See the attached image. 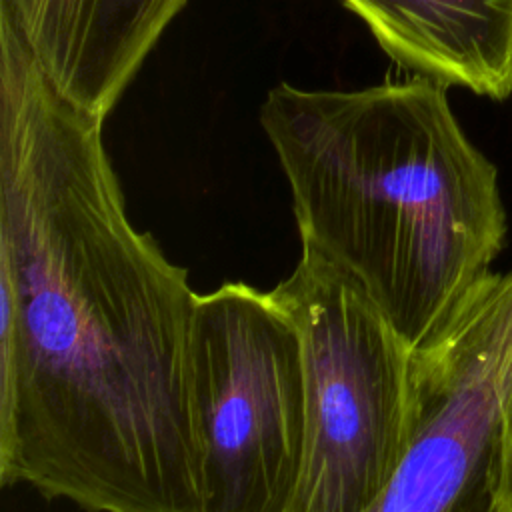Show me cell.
<instances>
[{
	"label": "cell",
	"instance_id": "obj_1",
	"mask_svg": "<svg viewBox=\"0 0 512 512\" xmlns=\"http://www.w3.org/2000/svg\"><path fill=\"white\" fill-rule=\"evenodd\" d=\"M102 126L0 16V484L84 512H204L198 294L134 228Z\"/></svg>",
	"mask_w": 512,
	"mask_h": 512
},
{
	"label": "cell",
	"instance_id": "obj_2",
	"mask_svg": "<svg viewBox=\"0 0 512 512\" xmlns=\"http://www.w3.org/2000/svg\"><path fill=\"white\" fill-rule=\"evenodd\" d=\"M414 76L356 90L272 86L260 126L302 246L352 274L418 350L490 280L506 240L496 166Z\"/></svg>",
	"mask_w": 512,
	"mask_h": 512
},
{
	"label": "cell",
	"instance_id": "obj_3",
	"mask_svg": "<svg viewBox=\"0 0 512 512\" xmlns=\"http://www.w3.org/2000/svg\"><path fill=\"white\" fill-rule=\"evenodd\" d=\"M302 346L304 446L286 512H366L416 428L414 350L364 286L302 246L272 288Z\"/></svg>",
	"mask_w": 512,
	"mask_h": 512
},
{
	"label": "cell",
	"instance_id": "obj_4",
	"mask_svg": "<svg viewBox=\"0 0 512 512\" xmlns=\"http://www.w3.org/2000/svg\"><path fill=\"white\" fill-rule=\"evenodd\" d=\"M190 420L204 512H286L304 446L300 334L276 296L246 282L198 294Z\"/></svg>",
	"mask_w": 512,
	"mask_h": 512
},
{
	"label": "cell",
	"instance_id": "obj_5",
	"mask_svg": "<svg viewBox=\"0 0 512 512\" xmlns=\"http://www.w3.org/2000/svg\"><path fill=\"white\" fill-rule=\"evenodd\" d=\"M412 442L366 512H504L502 408L512 390V270L492 274L434 342L414 350Z\"/></svg>",
	"mask_w": 512,
	"mask_h": 512
},
{
	"label": "cell",
	"instance_id": "obj_6",
	"mask_svg": "<svg viewBox=\"0 0 512 512\" xmlns=\"http://www.w3.org/2000/svg\"><path fill=\"white\" fill-rule=\"evenodd\" d=\"M188 0H0L52 86L104 118Z\"/></svg>",
	"mask_w": 512,
	"mask_h": 512
},
{
	"label": "cell",
	"instance_id": "obj_7",
	"mask_svg": "<svg viewBox=\"0 0 512 512\" xmlns=\"http://www.w3.org/2000/svg\"><path fill=\"white\" fill-rule=\"evenodd\" d=\"M402 70L490 100L512 96V0H340Z\"/></svg>",
	"mask_w": 512,
	"mask_h": 512
},
{
	"label": "cell",
	"instance_id": "obj_8",
	"mask_svg": "<svg viewBox=\"0 0 512 512\" xmlns=\"http://www.w3.org/2000/svg\"><path fill=\"white\" fill-rule=\"evenodd\" d=\"M500 504L504 512H512V390L502 408L500 434Z\"/></svg>",
	"mask_w": 512,
	"mask_h": 512
}]
</instances>
